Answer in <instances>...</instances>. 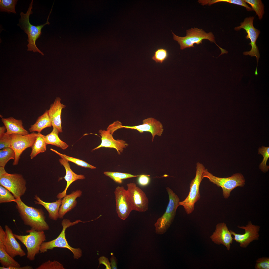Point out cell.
Listing matches in <instances>:
<instances>
[{
  "label": "cell",
  "instance_id": "1",
  "mask_svg": "<svg viewBox=\"0 0 269 269\" xmlns=\"http://www.w3.org/2000/svg\"><path fill=\"white\" fill-rule=\"evenodd\" d=\"M15 202L19 215L25 225L37 231H44L49 229L42 209L26 205L21 198L16 199Z\"/></svg>",
  "mask_w": 269,
  "mask_h": 269
},
{
  "label": "cell",
  "instance_id": "2",
  "mask_svg": "<svg viewBox=\"0 0 269 269\" xmlns=\"http://www.w3.org/2000/svg\"><path fill=\"white\" fill-rule=\"evenodd\" d=\"M33 0H32L28 10L25 13L23 12L20 13L21 17L19 20V23L17 25L27 35V41L28 42L27 45L28 47L27 51H33L34 52H38L42 55H44V54L36 46V42L41 34V30L42 28L46 25H49L50 24L48 20L52 12L53 5L48 17L46 22L43 24L35 26L31 24L29 21V16L33 13L32 10L33 8Z\"/></svg>",
  "mask_w": 269,
  "mask_h": 269
},
{
  "label": "cell",
  "instance_id": "3",
  "mask_svg": "<svg viewBox=\"0 0 269 269\" xmlns=\"http://www.w3.org/2000/svg\"><path fill=\"white\" fill-rule=\"evenodd\" d=\"M85 222L80 220H77L71 222L69 219H65L63 220L61 222L62 229L57 237L52 240L47 242H43L40 248V253H43L49 250H52L55 248H67L73 254L74 259H78L82 256V252L79 248L72 247L68 243L65 236L66 229L79 222Z\"/></svg>",
  "mask_w": 269,
  "mask_h": 269
},
{
  "label": "cell",
  "instance_id": "4",
  "mask_svg": "<svg viewBox=\"0 0 269 269\" xmlns=\"http://www.w3.org/2000/svg\"><path fill=\"white\" fill-rule=\"evenodd\" d=\"M186 33V36L180 37L175 35L172 32L173 39L180 45L181 50L194 47L195 44H199L202 43L203 40L207 39L214 43L218 47L221 52L220 55L228 53L227 51L220 47L216 43L214 36L211 32L207 33L202 29L194 28L187 30Z\"/></svg>",
  "mask_w": 269,
  "mask_h": 269
},
{
  "label": "cell",
  "instance_id": "5",
  "mask_svg": "<svg viewBox=\"0 0 269 269\" xmlns=\"http://www.w3.org/2000/svg\"><path fill=\"white\" fill-rule=\"evenodd\" d=\"M166 189L169 196V202L165 212L158 218L154 224L155 232L162 234L165 233L172 223L179 206L178 197L169 187Z\"/></svg>",
  "mask_w": 269,
  "mask_h": 269
},
{
  "label": "cell",
  "instance_id": "6",
  "mask_svg": "<svg viewBox=\"0 0 269 269\" xmlns=\"http://www.w3.org/2000/svg\"><path fill=\"white\" fill-rule=\"evenodd\" d=\"M205 169L202 164L197 163L195 176L190 184L189 194L184 200L179 203V206H183L188 214H191L194 210L195 203L200 199L199 188L203 179L202 174Z\"/></svg>",
  "mask_w": 269,
  "mask_h": 269
},
{
  "label": "cell",
  "instance_id": "7",
  "mask_svg": "<svg viewBox=\"0 0 269 269\" xmlns=\"http://www.w3.org/2000/svg\"><path fill=\"white\" fill-rule=\"evenodd\" d=\"M202 178L208 179L209 181L222 190L224 197L227 198L230 196L231 191L237 187H243L245 184V180L243 176L240 173L233 174L231 176L221 178L215 176L209 172L207 169L203 170Z\"/></svg>",
  "mask_w": 269,
  "mask_h": 269
},
{
  "label": "cell",
  "instance_id": "8",
  "mask_svg": "<svg viewBox=\"0 0 269 269\" xmlns=\"http://www.w3.org/2000/svg\"><path fill=\"white\" fill-rule=\"evenodd\" d=\"M26 232L28 234L24 235L14 234V235L25 246L27 258L33 261L35 259L36 255L40 253L41 246L46 240V236L44 231H37L32 228L27 230Z\"/></svg>",
  "mask_w": 269,
  "mask_h": 269
},
{
  "label": "cell",
  "instance_id": "9",
  "mask_svg": "<svg viewBox=\"0 0 269 269\" xmlns=\"http://www.w3.org/2000/svg\"><path fill=\"white\" fill-rule=\"evenodd\" d=\"M26 182L20 174L7 172L5 168L0 167V184L9 191L16 199L21 198L26 189Z\"/></svg>",
  "mask_w": 269,
  "mask_h": 269
},
{
  "label": "cell",
  "instance_id": "10",
  "mask_svg": "<svg viewBox=\"0 0 269 269\" xmlns=\"http://www.w3.org/2000/svg\"><path fill=\"white\" fill-rule=\"evenodd\" d=\"M254 18L253 16L246 18L243 22L241 23L240 26L235 27L234 29L236 31H238L243 29L246 31L247 33L246 38L247 39H250L251 42L249 45H251V48L249 51L243 52V54L245 55H249L251 57H256L258 65L260 54L258 47L256 44V42L260 33V31L253 26Z\"/></svg>",
  "mask_w": 269,
  "mask_h": 269
},
{
  "label": "cell",
  "instance_id": "11",
  "mask_svg": "<svg viewBox=\"0 0 269 269\" xmlns=\"http://www.w3.org/2000/svg\"><path fill=\"white\" fill-rule=\"evenodd\" d=\"M128 196L132 210L144 212L148 209V199L145 192L134 183L127 184Z\"/></svg>",
  "mask_w": 269,
  "mask_h": 269
},
{
  "label": "cell",
  "instance_id": "12",
  "mask_svg": "<svg viewBox=\"0 0 269 269\" xmlns=\"http://www.w3.org/2000/svg\"><path fill=\"white\" fill-rule=\"evenodd\" d=\"M38 135V133L34 132L25 135L11 134V148L14 151L15 157L13 165H17L20 156L27 148L31 147L34 143Z\"/></svg>",
  "mask_w": 269,
  "mask_h": 269
},
{
  "label": "cell",
  "instance_id": "13",
  "mask_svg": "<svg viewBox=\"0 0 269 269\" xmlns=\"http://www.w3.org/2000/svg\"><path fill=\"white\" fill-rule=\"evenodd\" d=\"M116 211L118 217L125 220L132 211L127 190L123 186H118L114 191Z\"/></svg>",
  "mask_w": 269,
  "mask_h": 269
},
{
  "label": "cell",
  "instance_id": "14",
  "mask_svg": "<svg viewBox=\"0 0 269 269\" xmlns=\"http://www.w3.org/2000/svg\"><path fill=\"white\" fill-rule=\"evenodd\" d=\"M238 227L244 229L245 233L238 234L231 230L230 231L232 235L234 236L233 240L239 243L240 247L246 248L254 240H258L260 228L259 226L253 225L250 221L246 226H238Z\"/></svg>",
  "mask_w": 269,
  "mask_h": 269
},
{
  "label": "cell",
  "instance_id": "15",
  "mask_svg": "<svg viewBox=\"0 0 269 269\" xmlns=\"http://www.w3.org/2000/svg\"><path fill=\"white\" fill-rule=\"evenodd\" d=\"M121 128H125L136 130L140 133L144 132H149L152 136V141L156 135L161 136L164 129L161 123L156 119L152 117H149L143 120L142 124L134 126H127L121 125Z\"/></svg>",
  "mask_w": 269,
  "mask_h": 269
},
{
  "label": "cell",
  "instance_id": "16",
  "mask_svg": "<svg viewBox=\"0 0 269 269\" xmlns=\"http://www.w3.org/2000/svg\"><path fill=\"white\" fill-rule=\"evenodd\" d=\"M210 238L214 243L225 246L228 251L230 250L233 240L230 230L226 224L224 222L216 225L215 230L210 236Z\"/></svg>",
  "mask_w": 269,
  "mask_h": 269
},
{
  "label": "cell",
  "instance_id": "17",
  "mask_svg": "<svg viewBox=\"0 0 269 269\" xmlns=\"http://www.w3.org/2000/svg\"><path fill=\"white\" fill-rule=\"evenodd\" d=\"M99 133L101 136V143L99 146L93 149L92 151L102 147L113 148L116 150L119 154H120L123 152L124 149L128 145V144L123 140L114 139L113 137V134L108 129L106 130H100Z\"/></svg>",
  "mask_w": 269,
  "mask_h": 269
},
{
  "label": "cell",
  "instance_id": "18",
  "mask_svg": "<svg viewBox=\"0 0 269 269\" xmlns=\"http://www.w3.org/2000/svg\"><path fill=\"white\" fill-rule=\"evenodd\" d=\"M5 237L4 245L8 253L12 257L16 256L23 257L26 253L17 242L12 230L7 225L5 226Z\"/></svg>",
  "mask_w": 269,
  "mask_h": 269
},
{
  "label": "cell",
  "instance_id": "19",
  "mask_svg": "<svg viewBox=\"0 0 269 269\" xmlns=\"http://www.w3.org/2000/svg\"><path fill=\"white\" fill-rule=\"evenodd\" d=\"M61 158L59 160L61 164L63 165L65 168L66 174L63 178L66 181L67 184L64 190L57 195V197L59 199H61L67 195V191L73 182L77 180H82L85 178L84 175H78L74 172L71 169L68 161L64 158Z\"/></svg>",
  "mask_w": 269,
  "mask_h": 269
},
{
  "label": "cell",
  "instance_id": "20",
  "mask_svg": "<svg viewBox=\"0 0 269 269\" xmlns=\"http://www.w3.org/2000/svg\"><path fill=\"white\" fill-rule=\"evenodd\" d=\"M61 99L56 97L54 103L51 104L48 110L49 115L51 121L52 125L56 127L59 132H62L61 116L62 109L66 107L61 102Z\"/></svg>",
  "mask_w": 269,
  "mask_h": 269
},
{
  "label": "cell",
  "instance_id": "21",
  "mask_svg": "<svg viewBox=\"0 0 269 269\" xmlns=\"http://www.w3.org/2000/svg\"><path fill=\"white\" fill-rule=\"evenodd\" d=\"M82 194L81 191L77 190L63 198L59 211V218H63L67 213L76 206L77 203L76 199L80 197Z\"/></svg>",
  "mask_w": 269,
  "mask_h": 269
},
{
  "label": "cell",
  "instance_id": "22",
  "mask_svg": "<svg viewBox=\"0 0 269 269\" xmlns=\"http://www.w3.org/2000/svg\"><path fill=\"white\" fill-rule=\"evenodd\" d=\"M5 233L2 226H0V263L5 267L20 266V264L7 252L4 243Z\"/></svg>",
  "mask_w": 269,
  "mask_h": 269
},
{
  "label": "cell",
  "instance_id": "23",
  "mask_svg": "<svg viewBox=\"0 0 269 269\" xmlns=\"http://www.w3.org/2000/svg\"><path fill=\"white\" fill-rule=\"evenodd\" d=\"M1 121L7 130L6 133L10 134L25 135L29 134L24 128L21 120L16 119L12 117L2 118Z\"/></svg>",
  "mask_w": 269,
  "mask_h": 269
},
{
  "label": "cell",
  "instance_id": "24",
  "mask_svg": "<svg viewBox=\"0 0 269 269\" xmlns=\"http://www.w3.org/2000/svg\"><path fill=\"white\" fill-rule=\"evenodd\" d=\"M34 198L36 200V204L43 206L48 212L49 217L51 220H56L59 218V211L61 204L62 200L59 199L52 202H45L42 200L37 195Z\"/></svg>",
  "mask_w": 269,
  "mask_h": 269
},
{
  "label": "cell",
  "instance_id": "25",
  "mask_svg": "<svg viewBox=\"0 0 269 269\" xmlns=\"http://www.w3.org/2000/svg\"><path fill=\"white\" fill-rule=\"evenodd\" d=\"M52 126L51 121L49 115L48 110H46L42 115L37 119L35 123L29 129L30 132L37 131L40 133L44 129Z\"/></svg>",
  "mask_w": 269,
  "mask_h": 269
},
{
  "label": "cell",
  "instance_id": "26",
  "mask_svg": "<svg viewBox=\"0 0 269 269\" xmlns=\"http://www.w3.org/2000/svg\"><path fill=\"white\" fill-rule=\"evenodd\" d=\"M59 132L58 129L55 127H53L52 132L44 137L47 145L51 144L59 147L63 150L67 148L69 146L65 142L62 141L59 137L58 134Z\"/></svg>",
  "mask_w": 269,
  "mask_h": 269
},
{
  "label": "cell",
  "instance_id": "27",
  "mask_svg": "<svg viewBox=\"0 0 269 269\" xmlns=\"http://www.w3.org/2000/svg\"><path fill=\"white\" fill-rule=\"evenodd\" d=\"M44 135L41 133H38V135L33 144L31 147L32 149L30 154V158L32 159L38 154L45 152L46 150L47 145L44 137Z\"/></svg>",
  "mask_w": 269,
  "mask_h": 269
},
{
  "label": "cell",
  "instance_id": "28",
  "mask_svg": "<svg viewBox=\"0 0 269 269\" xmlns=\"http://www.w3.org/2000/svg\"><path fill=\"white\" fill-rule=\"evenodd\" d=\"M227 2L243 6L246 8L247 11H253L251 8L249 6L244 0H199L198 2L201 4L204 5H210L219 2Z\"/></svg>",
  "mask_w": 269,
  "mask_h": 269
},
{
  "label": "cell",
  "instance_id": "29",
  "mask_svg": "<svg viewBox=\"0 0 269 269\" xmlns=\"http://www.w3.org/2000/svg\"><path fill=\"white\" fill-rule=\"evenodd\" d=\"M15 154L11 147L2 149L0 151V167L5 168L7 162L10 160H14Z\"/></svg>",
  "mask_w": 269,
  "mask_h": 269
},
{
  "label": "cell",
  "instance_id": "30",
  "mask_svg": "<svg viewBox=\"0 0 269 269\" xmlns=\"http://www.w3.org/2000/svg\"><path fill=\"white\" fill-rule=\"evenodd\" d=\"M104 174L110 177L116 183H121L122 180L130 178L138 177L140 175H134L131 174L110 171H105Z\"/></svg>",
  "mask_w": 269,
  "mask_h": 269
},
{
  "label": "cell",
  "instance_id": "31",
  "mask_svg": "<svg viewBox=\"0 0 269 269\" xmlns=\"http://www.w3.org/2000/svg\"><path fill=\"white\" fill-rule=\"evenodd\" d=\"M246 3L251 5L252 9L256 12L259 19H262L264 13V6L261 0H244Z\"/></svg>",
  "mask_w": 269,
  "mask_h": 269
},
{
  "label": "cell",
  "instance_id": "32",
  "mask_svg": "<svg viewBox=\"0 0 269 269\" xmlns=\"http://www.w3.org/2000/svg\"><path fill=\"white\" fill-rule=\"evenodd\" d=\"M50 150L51 151L58 154L61 158H64L68 162L70 161L76 164L78 166L84 168H88L92 169H94L96 168L95 167L90 165L83 160L67 156L65 154H61L57 151L52 148H51Z\"/></svg>",
  "mask_w": 269,
  "mask_h": 269
},
{
  "label": "cell",
  "instance_id": "33",
  "mask_svg": "<svg viewBox=\"0 0 269 269\" xmlns=\"http://www.w3.org/2000/svg\"><path fill=\"white\" fill-rule=\"evenodd\" d=\"M17 1L16 0H0V11L16 13L15 6Z\"/></svg>",
  "mask_w": 269,
  "mask_h": 269
},
{
  "label": "cell",
  "instance_id": "34",
  "mask_svg": "<svg viewBox=\"0 0 269 269\" xmlns=\"http://www.w3.org/2000/svg\"><path fill=\"white\" fill-rule=\"evenodd\" d=\"M258 153L263 156V159L259 165V168L264 172H267L269 169V166L266 165L267 162L269 158V147L262 146L259 148Z\"/></svg>",
  "mask_w": 269,
  "mask_h": 269
},
{
  "label": "cell",
  "instance_id": "35",
  "mask_svg": "<svg viewBox=\"0 0 269 269\" xmlns=\"http://www.w3.org/2000/svg\"><path fill=\"white\" fill-rule=\"evenodd\" d=\"M5 188L0 186V203L15 202L16 199L13 194Z\"/></svg>",
  "mask_w": 269,
  "mask_h": 269
},
{
  "label": "cell",
  "instance_id": "36",
  "mask_svg": "<svg viewBox=\"0 0 269 269\" xmlns=\"http://www.w3.org/2000/svg\"><path fill=\"white\" fill-rule=\"evenodd\" d=\"M168 53L167 50L163 48L157 49L152 57V59L156 63H162L168 58Z\"/></svg>",
  "mask_w": 269,
  "mask_h": 269
},
{
  "label": "cell",
  "instance_id": "37",
  "mask_svg": "<svg viewBox=\"0 0 269 269\" xmlns=\"http://www.w3.org/2000/svg\"><path fill=\"white\" fill-rule=\"evenodd\" d=\"M36 269H65L63 265L57 261L49 260L43 263Z\"/></svg>",
  "mask_w": 269,
  "mask_h": 269
},
{
  "label": "cell",
  "instance_id": "38",
  "mask_svg": "<svg viewBox=\"0 0 269 269\" xmlns=\"http://www.w3.org/2000/svg\"><path fill=\"white\" fill-rule=\"evenodd\" d=\"M11 134L6 132L2 136L0 137V149L7 147H11Z\"/></svg>",
  "mask_w": 269,
  "mask_h": 269
},
{
  "label": "cell",
  "instance_id": "39",
  "mask_svg": "<svg viewBox=\"0 0 269 269\" xmlns=\"http://www.w3.org/2000/svg\"><path fill=\"white\" fill-rule=\"evenodd\" d=\"M255 268L256 269H269V258L262 257L258 258L256 261Z\"/></svg>",
  "mask_w": 269,
  "mask_h": 269
},
{
  "label": "cell",
  "instance_id": "40",
  "mask_svg": "<svg viewBox=\"0 0 269 269\" xmlns=\"http://www.w3.org/2000/svg\"><path fill=\"white\" fill-rule=\"evenodd\" d=\"M150 175H140L138 178V181L139 184L142 186H146L150 182Z\"/></svg>",
  "mask_w": 269,
  "mask_h": 269
},
{
  "label": "cell",
  "instance_id": "41",
  "mask_svg": "<svg viewBox=\"0 0 269 269\" xmlns=\"http://www.w3.org/2000/svg\"><path fill=\"white\" fill-rule=\"evenodd\" d=\"M98 260L99 262V265L98 268L100 264H103L106 267V269H111L110 263L107 258L104 256H101L99 258Z\"/></svg>",
  "mask_w": 269,
  "mask_h": 269
},
{
  "label": "cell",
  "instance_id": "42",
  "mask_svg": "<svg viewBox=\"0 0 269 269\" xmlns=\"http://www.w3.org/2000/svg\"><path fill=\"white\" fill-rule=\"evenodd\" d=\"M33 267L31 266L27 265L22 267H5L4 266L0 267V269H32Z\"/></svg>",
  "mask_w": 269,
  "mask_h": 269
},
{
  "label": "cell",
  "instance_id": "43",
  "mask_svg": "<svg viewBox=\"0 0 269 269\" xmlns=\"http://www.w3.org/2000/svg\"><path fill=\"white\" fill-rule=\"evenodd\" d=\"M113 254L112 253H111L110 264L111 268L112 269H117V260Z\"/></svg>",
  "mask_w": 269,
  "mask_h": 269
},
{
  "label": "cell",
  "instance_id": "44",
  "mask_svg": "<svg viewBox=\"0 0 269 269\" xmlns=\"http://www.w3.org/2000/svg\"><path fill=\"white\" fill-rule=\"evenodd\" d=\"M6 130V128L5 126L0 127V137L2 136L5 134Z\"/></svg>",
  "mask_w": 269,
  "mask_h": 269
}]
</instances>
